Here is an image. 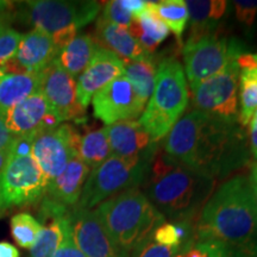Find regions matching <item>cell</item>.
Instances as JSON below:
<instances>
[{"instance_id": "obj_5", "label": "cell", "mask_w": 257, "mask_h": 257, "mask_svg": "<svg viewBox=\"0 0 257 257\" xmlns=\"http://www.w3.org/2000/svg\"><path fill=\"white\" fill-rule=\"evenodd\" d=\"M188 100L184 67L174 57L165 59L156 70L155 87L138 123L155 143L166 138L182 117Z\"/></svg>"}, {"instance_id": "obj_18", "label": "cell", "mask_w": 257, "mask_h": 257, "mask_svg": "<svg viewBox=\"0 0 257 257\" xmlns=\"http://www.w3.org/2000/svg\"><path fill=\"white\" fill-rule=\"evenodd\" d=\"M112 155L138 157L150 153L154 143L150 135L136 120H123L106 126Z\"/></svg>"}, {"instance_id": "obj_24", "label": "cell", "mask_w": 257, "mask_h": 257, "mask_svg": "<svg viewBox=\"0 0 257 257\" xmlns=\"http://www.w3.org/2000/svg\"><path fill=\"white\" fill-rule=\"evenodd\" d=\"M128 30L143 49L149 54L154 53L169 35L168 27L150 9L149 2H148V9L146 11L138 17L134 18Z\"/></svg>"}, {"instance_id": "obj_44", "label": "cell", "mask_w": 257, "mask_h": 257, "mask_svg": "<svg viewBox=\"0 0 257 257\" xmlns=\"http://www.w3.org/2000/svg\"><path fill=\"white\" fill-rule=\"evenodd\" d=\"M251 198H252L253 210H255L256 219H257V186L251 185Z\"/></svg>"}, {"instance_id": "obj_42", "label": "cell", "mask_w": 257, "mask_h": 257, "mask_svg": "<svg viewBox=\"0 0 257 257\" xmlns=\"http://www.w3.org/2000/svg\"><path fill=\"white\" fill-rule=\"evenodd\" d=\"M12 8V3L0 0V16L10 15V9Z\"/></svg>"}, {"instance_id": "obj_40", "label": "cell", "mask_w": 257, "mask_h": 257, "mask_svg": "<svg viewBox=\"0 0 257 257\" xmlns=\"http://www.w3.org/2000/svg\"><path fill=\"white\" fill-rule=\"evenodd\" d=\"M0 257H21V253L14 244L3 240L0 242Z\"/></svg>"}, {"instance_id": "obj_15", "label": "cell", "mask_w": 257, "mask_h": 257, "mask_svg": "<svg viewBox=\"0 0 257 257\" xmlns=\"http://www.w3.org/2000/svg\"><path fill=\"white\" fill-rule=\"evenodd\" d=\"M5 123L14 136H37L61 124L47 99L38 91L28 96L5 114Z\"/></svg>"}, {"instance_id": "obj_13", "label": "cell", "mask_w": 257, "mask_h": 257, "mask_svg": "<svg viewBox=\"0 0 257 257\" xmlns=\"http://www.w3.org/2000/svg\"><path fill=\"white\" fill-rule=\"evenodd\" d=\"M40 91L56 115L60 123L80 119L85 110L76 98V81L60 66L56 59L42 70Z\"/></svg>"}, {"instance_id": "obj_38", "label": "cell", "mask_w": 257, "mask_h": 257, "mask_svg": "<svg viewBox=\"0 0 257 257\" xmlns=\"http://www.w3.org/2000/svg\"><path fill=\"white\" fill-rule=\"evenodd\" d=\"M16 136L9 131L5 123V115L0 114V150H10Z\"/></svg>"}, {"instance_id": "obj_46", "label": "cell", "mask_w": 257, "mask_h": 257, "mask_svg": "<svg viewBox=\"0 0 257 257\" xmlns=\"http://www.w3.org/2000/svg\"><path fill=\"white\" fill-rule=\"evenodd\" d=\"M250 184L257 186V162L252 166L251 169V178H250Z\"/></svg>"}, {"instance_id": "obj_31", "label": "cell", "mask_w": 257, "mask_h": 257, "mask_svg": "<svg viewBox=\"0 0 257 257\" xmlns=\"http://www.w3.org/2000/svg\"><path fill=\"white\" fill-rule=\"evenodd\" d=\"M22 37L23 35L21 32L11 28H6L0 31V70L4 68L9 61L15 57Z\"/></svg>"}, {"instance_id": "obj_17", "label": "cell", "mask_w": 257, "mask_h": 257, "mask_svg": "<svg viewBox=\"0 0 257 257\" xmlns=\"http://www.w3.org/2000/svg\"><path fill=\"white\" fill-rule=\"evenodd\" d=\"M57 51L53 37L40 29L23 35L17 53L3 68L4 74L40 73L56 59Z\"/></svg>"}, {"instance_id": "obj_3", "label": "cell", "mask_w": 257, "mask_h": 257, "mask_svg": "<svg viewBox=\"0 0 257 257\" xmlns=\"http://www.w3.org/2000/svg\"><path fill=\"white\" fill-rule=\"evenodd\" d=\"M147 176V198L163 217L179 221L205 205L214 186V179L180 165L165 153L154 156Z\"/></svg>"}, {"instance_id": "obj_39", "label": "cell", "mask_w": 257, "mask_h": 257, "mask_svg": "<svg viewBox=\"0 0 257 257\" xmlns=\"http://www.w3.org/2000/svg\"><path fill=\"white\" fill-rule=\"evenodd\" d=\"M121 5L130 12L134 18H136L148 9V2L144 0H120Z\"/></svg>"}, {"instance_id": "obj_32", "label": "cell", "mask_w": 257, "mask_h": 257, "mask_svg": "<svg viewBox=\"0 0 257 257\" xmlns=\"http://www.w3.org/2000/svg\"><path fill=\"white\" fill-rule=\"evenodd\" d=\"M179 251L178 248L156 243L150 236L133 250L131 257H176Z\"/></svg>"}, {"instance_id": "obj_50", "label": "cell", "mask_w": 257, "mask_h": 257, "mask_svg": "<svg viewBox=\"0 0 257 257\" xmlns=\"http://www.w3.org/2000/svg\"><path fill=\"white\" fill-rule=\"evenodd\" d=\"M221 257H230V256H227V255H226V253H225V252H224V253H223V256H221Z\"/></svg>"}, {"instance_id": "obj_9", "label": "cell", "mask_w": 257, "mask_h": 257, "mask_svg": "<svg viewBox=\"0 0 257 257\" xmlns=\"http://www.w3.org/2000/svg\"><path fill=\"white\" fill-rule=\"evenodd\" d=\"M48 180L31 155L9 156L0 172V195L5 207L36 204L46 194Z\"/></svg>"}, {"instance_id": "obj_41", "label": "cell", "mask_w": 257, "mask_h": 257, "mask_svg": "<svg viewBox=\"0 0 257 257\" xmlns=\"http://www.w3.org/2000/svg\"><path fill=\"white\" fill-rule=\"evenodd\" d=\"M249 128V140H250V152H251L253 159L257 160V123L250 121Z\"/></svg>"}, {"instance_id": "obj_25", "label": "cell", "mask_w": 257, "mask_h": 257, "mask_svg": "<svg viewBox=\"0 0 257 257\" xmlns=\"http://www.w3.org/2000/svg\"><path fill=\"white\" fill-rule=\"evenodd\" d=\"M70 212V211H69ZM69 212L62 216L41 217L42 230L30 249V257H53L63 239Z\"/></svg>"}, {"instance_id": "obj_4", "label": "cell", "mask_w": 257, "mask_h": 257, "mask_svg": "<svg viewBox=\"0 0 257 257\" xmlns=\"http://www.w3.org/2000/svg\"><path fill=\"white\" fill-rule=\"evenodd\" d=\"M95 211L112 242L125 257L166 220L138 187L107 199Z\"/></svg>"}, {"instance_id": "obj_37", "label": "cell", "mask_w": 257, "mask_h": 257, "mask_svg": "<svg viewBox=\"0 0 257 257\" xmlns=\"http://www.w3.org/2000/svg\"><path fill=\"white\" fill-rule=\"evenodd\" d=\"M36 136H19L16 137L15 142L10 148V155L11 156H29L32 152V143Z\"/></svg>"}, {"instance_id": "obj_33", "label": "cell", "mask_w": 257, "mask_h": 257, "mask_svg": "<svg viewBox=\"0 0 257 257\" xmlns=\"http://www.w3.org/2000/svg\"><path fill=\"white\" fill-rule=\"evenodd\" d=\"M100 18L108 22V23L119 25V27L127 29L130 28L134 21V17L121 5L120 0H112V2L106 3Z\"/></svg>"}, {"instance_id": "obj_20", "label": "cell", "mask_w": 257, "mask_h": 257, "mask_svg": "<svg viewBox=\"0 0 257 257\" xmlns=\"http://www.w3.org/2000/svg\"><path fill=\"white\" fill-rule=\"evenodd\" d=\"M96 38L100 42L99 46L112 51L123 61H137L152 57L138 43L127 28L119 27L104 19L96 22Z\"/></svg>"}, {"instance_id": "obj_16", "label": "cell", "mask_w": 257, "mask_h": 257, "mask_svg": "<svg viewBox=\"0 0 257 257\" xmlns=\"http://www.w3.org/2000/svg\"><path fill=\"white\" fill-rule=\"evenodd\" d=\"M124 74V61L112 51L98 46L91 62L76 81V98L79 104L83 108H87L96 92Z\"/></svg>"}, {"instance_id": "obj_45", "label": "cell", "mask_w": 257, "mask_h": 257, "mask_svg": "<svg viewBox=\"0 0 257 257\" xmlns=\"http://www.w3.org/2000/svg\"><path fill=\"white\" fill-rule=\"evenodd\" d=\"M9 18H10V15H6V16H0V31L4 30L6 28H10L9 27Z\"/></svg>"}, {"instance_id": "obj_21", "label": "cell", "mask_w": 257, "mask_h": 257, "mask_svg": "<svg viewBox=\"0 0 257 257\" xmlns=\"http://www.w3.org/2000/svg\"><path fill=\"white\" fill-rule=\"evenodd\" d=\"M42 72L4 74L0 78V114L5 115L16 105L40 91Z\"/></svg>"}, {"instance_id": "obj_47", "label": "cell", "mask_w": 257, "mask_h": 257, "mask_svg": "<svg viewBox=\"0 0 257 257\" xmlns=\"http://www.w3.org/2000/svg\"><path fill=\"white\" fill-rule=\"evenodd\" d=\"M8 211V208L5 207L4 202H3V199H2V195H0V217L3 216V214L5 213V212Z\"/></svg>"}, {"instance_id": "obj_26", "label": "cell", "mask_w": 257, "mask_h": 257, "mask_svg": "<svg viewBox=\"0 0 257 257\" xmlns=\"http://www.w3.org/2000/svg\"><path fill=\"white\" fill-rule=\"evenodd\" d=\"M112 156L106 126L89 131L80 138L78 157L88 167L94 169Z\"/></svg>"}, {"instance_id": "obj_28", "label": "cell", "mask_w": 257, "mask_h": 257, "mask_svg": "<svg viewBox=\"0 0 257 257\" xmlns=\"http://www.w3.org/2000/svg\"><path fill=\"white\" fill-rule=\"evenodd\" d=\"M150 9L159 16L161 21L170 29L181 44L189 16L184 0H163V2H149Z\"/></svg>"}, {"instance_id": "obj_14", "label": "cell", "mask_w": 257, "mask_h": 257, "mask_svg": "<svg viewBox=\"0 0 257 257\" xmlns=\"http://www.w3.org/2000/svg\"><path fill=\"white\" fill-rule=\"evenodd\" d=\"M69 224L76 246L86 257H125L106 232L95 210L74 207Z\"/></svg>"}, {"instance_id": "obj_1", "label": "cell", "mask_w": 257, "mask_h": 257, "mask_svg": "<svg viewBox=\"0 0 257 257\" xmlns=\"http://www.w3.org/2000/svg\"><path fill=\"white\" fill-rule=\"evenodd\" d=\"M238 123L192 110L176 121L165 140V154L208 178L225 176L248 160Z\"/></svg>"}, {"instance_id": "obj_6", "label": "cell", "mask_w": 257, "mask_h": 257, "mask_svg": "<svg viewBox=\"0 0 257 257\" xmlns=\"http://www.w3.org/2000/svg\"><path fill=\"white\" fill-rule=\"evenodd\" d=\"M154 156L155 153L152 150L138 157H108L91 170L75 207L92 210L121 192L136 188L147 179Z\"/></svg>"}, {"instance_id": "obj_48", "label": "cell", "mask_w": 257, "mask_h": 257, "mask_svg": "<svg viewBox=\"0 0 257 257\" xmlns=\"http://www.w3.org/2000/svg\"><path fill=\"white\" fill-rule=\"evenodd\" d=\"M251 121H255V123H257V110H256L255 113H253V117H252Z\"/></svg>"}, {"instance_id": "obj_2", "label": "cell", "mask_w": 257, "mask_h": 257, "mask_svg": "<svg viewBox=\"0 0 257 257\" xmlns=\"http://www.w3.org/2000/svg\"><path fill=\"white\" fill-rule=\"evenodd\" d=\"M256 239L251 184L244 176H236L224 182L205 202L198 240L217 244L230 257H255Z\"/></svg>"}, {"instance_id": "obj_23", "label": "cell", "mask_w": 257, "mask_h": 257, "mask_svg": "<svg viewBox=\"0 0 257 257\" xmlns=\"http://www.w3.org/2000/svg\"><path fill=\"white\" fill-rule=\"evenodd\" d=\"M99 43L89 35H76L59 51L56 61L74 79L79 78L91 62Z\"/></svg>"}, {"instance_id": "obj_49", "label": "cell", "mask_w": 257, "mask_h": 257, "mask_svg": "<svg viewBox=\"0 0 257 257\" xmlns=\"http://www.w3.org/2000/svg\"><path fill=\"white\" fill-rule=\"evenodd\" d=\"M3 75H4V73H3V72H2V70H0V78H2V76H3Z\"/></svg>"}, {"instance_id": "obj_22", "label": "cell", "mask_w": 257, "mask_h": 257, "mask_svg": "<svg viewBox=\"0 0 257 257\" xmlns=\"http://www.w3.org/2000/svg\"><path fill=\"white\" fill-rule=\"evenodd\" d=\"M186 6L191 19V35L188 40H194L214 32L218 21L225 15L227 3L224 0H188Z\"/></svg>"}, {"instance_id": "obj_19", "label": "cell", "mask_w": 257, "mask_h": 257, "mask_svg": "<svg viewBox=\"0 0 257 257\" xmlns=\"http://www.w3.org/2000/svg\"><path fill=\"white\" fill-rule=\"evenodd\" d=\"M91 169L78 156L74 157L57 178L48 182L44 197L66 207L78 205Z\"/></svg>"}, {"instance_id": "obj_29", "label": "cell", "mask_w": 257, "mask_h": 257, "mask_svg": "<svg viewBox=\"0 0 257 257\" xmlns=\"http://www.w3.org/2000/svg\"><path fill=\"white\" fill-rule=\"evenodd\" d=\"M238 123L246 126L257 110V68L239 70Z\"/></svg>"}, {"instance_id": "obj_27", "label": "cell", "mask_w": 257, "mask_h": 257, "mask_svg": "<svg viewBox=\"0 0 257 257\" xmlns=\"http://www.w3.org/2000/svg\"><path fill=\"white\" fill-rule=\"evenodd\" d=\"M125 74L144 104L149 101L155 87L156 68L152 57L137 61H124Z\"/></svg>"}, {"instance_id": "obj_30", "label": "cell", "mask_w": 257, "mask_h": 257, "mask_svg": "<svg viewBox=\"0 0 257 257\" xmlns=\"http://www.w3.org/2000/svg\"><path fill=\"white\" fill-rule=\"evenodd\" d=\"M42 230V224L27 212L15 214L11 218V234L15 242L24 249H31Z\"/></svg>"}, {"instance_id": "obj_35", "label": "cell", "mask_w": 257, "mask_h": 257, "mask_svg": "<svg viewBox=\"0 0 257 257\" xmlns=\"http://www.w3.org/2000/svg\"><path fill=\"white\" fill-rule=\"evenodd\" d=\"M233 4L237 19L248 28L252 27L257 15V2L237 0V2H233Z\"/></svg>"}, {"instance_id": "obj_12", "label": "cell", "mask_w": 257, "mask_h": 257, "mask_svg": "<svg viewBox=\"0 0 257 257\" xmlns=\"http://www.w3.org/2000/svg\"><path fill=\"white\" fill-rule=\"evenodd\" d=\"M93 114L107 125L134 120L142 115L146 104L125 75L114 79L92 98Z\"/></svg>"}, {"instance_id": "obj_11", "label": "cell", "mask_w": 257, "mask_h": 257, "mask_svg": "<svg viewBox=\"0 0 257 257\" xmlns=\"http://www.w3.org/2000/svg\"><path fill=\"white\" fill-rule=\"evenodd\" d=\"M182 55L189 88H193L226 64L229 43L226 38L214 31L194 40H187L182 48Z\"/></svg>"}, {"instance_id": "obj_34", "label": "cell", "mask_w": 257, "mask_h": 257, "mask_svg": "<svg viewBox=\"0 0 257 257\" xmlns=\"http://www.w3.org/2000/svg\"><path fill=\"white\" fill-rule=\"evenodd\" d=\"M225 251L223 248L212 242L198 240L189 243L180 250L176 257H221Z\"/></svg>"}, {"instance_id": "obj_10", "label": "cell", "mask_w": 257, "mask_h": 257, "mask_svg": "<svg viewBox=\"0 0 257 257\" xmlns=\"http://www.w3.org/2000/svg\"><path fill=\"white\" fill-rule=\"evenodd\" d=\"M80 138L78 131L68 124H60L35 137L31 156L48 182L57 178L70 161L78 156Z\"/></svg>"}, {"instance_id": "obj_43", "label": "cell", "mask_w": 257, "mask_h": 257, "mask_svg": "<svg viewBox=\"0 0 257 257\" xmlns=\"http://www.w3.org/2000/svg\"><path fill=\"white\" fill-rule=\"evenodd\" d=\"M10 156V150H0V172L4 169L6 163H8Z\"/></svg>"}, {"instance_id": "obj_8", "label": "cell", "mask_w": 257, "mask_h": 257, "mask_svg": "<svg viewBox=\"0 0 257 257\" xmlns=\"http://www.w3.org/2000/svg\"><path fill=\"white\" fill-rule=\"evenodd\" d=\"M100 11L98 2L34 0L21 3L18 17L34 29L53 36L68 28L81 29L94 21Z\"/></svg>"}, {"instance_id": "obj_36", "label": "cell", "mask_w": 257, "mask_h": 257, "mask_svg": "<svg viewBox=\"0 0 257 257\" xmlns=\"http://www.w3.org/2000/svg\"><path fill=\"white\" fill-rule=\"evenodd\" d=\"M53 257H86L81 251H80V249L76 246L75 242H74L72 231H70L69 217L68 224H67L66 230H64L62 242H61L59 249L56 250V252L54 253Z\"/></svg>"}, {"instance_id": "obj_7", "label": "cell", "mask_w": 257, "mask_h": 257, "mask_svg": "<svg viewBox=\"0 0 257 257\" xmlns=\"http://www.w3.org/2000/svg\"><path fill=\"white\" fill-rule=\"evenodd\" d=\"M242 51L238 41H231L226 64L214 75L191 88L194 110L238 123L239 68L236 60Z\"/></svg>"}]
</instances>
